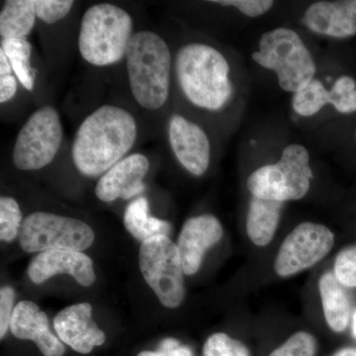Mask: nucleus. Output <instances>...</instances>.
Returning <instances> with one entry per match:
<instances>
[{"label": "nucleus", "instance_id": "1", "mask_svg": "<svg viewBox=\"0 0 356 356\" xmlns=\"http://www.w3.org/2000/svg\"><path fill=\"white\" fill-rule=\"evenodd\" d=\"M133 115L113 105H103L84 119L72 144L74 165L86 177L104 175L122 161L137 138Z\"/></svg>", "mask_w": 356, "mask_h": 356}, {"label": "nucleus", "instance_id": "2", "mask_svg": "<svg viewBox=\"0 0 356 356\" xmlns=\"http://www.w3.org/2000/svg\"><path fill=\"white\" fill-rule=\"evenodd\" d=\"M175 72L187 99L200 108L217 111L233 95L226 58L213 47L188 44L178 50Z\"/></svg>", "mask_w": 356, "mask_h": 356}, {"label": "nucleus", "instance_id": "3", "mask_svg": "<svg viewBox=\"0 0 356 356\" xmlns=\"http://www.w3.org/2000/svg\"><path fill=\"white\" fill-rule=\"evenodd\" d=\"M129 83L136 102L149 110L159 109L170 92L172 55L156 33L134 34L126 53Z\"/></svg>", "mask_w": 356, "mask_h": 356}, {"label": "nucleus", "instance_id": "4", "mask_svg": "<svg viewBox=\"0 0 356 356\" xmlns=\"http://www.w3.org/2000/svg\"><path fill=\"white\" fill-rule=\"evenodd\" d=\"M133 36V20L127 11L114 4H95L81 20L79 53L89 64L113 65L125 57Z\"/></svg>", "mask_w": 356, "mask_h": 356}, {"label": "nucleus", "instance_id": "5", "mask_svg": "<svg viewBox=\"0 0 356 356\" xmlns=\"http://www.w3.org/2000/svg\"><path fill=\"white\" fill-rule=\"evenodd\" d=\"M261 67L273 70L284 91L296 93L315 79L316 64L301 37L289 28H276L264 33L259 51L252 55Z\"/></svg>", "mask_w": 356, "mask_h": 356}, {"label": "nucleus", "instance_id": "6", "mask_svg": "<svg viewBox=\"0 0 356 356\" xmlns=\"http://www.w3.org/2000/svg\"><path fill=\"white\" fill-rule=\"evenodd\" d=\"M313 177L308 149L292 144L283 149L277 163L254 170L247 185L255 197L284 203L303 198Z\"/></svg>", "mask_w": 356, "mask_h": 356}, {"label": "nucleus", "instance_id": "7", "mask_svg": "<svg viewBox=\"0 0 356 356\" xmlns=\"http://www.w3.org/2000/svg\"><path fill=\"white\" fill-rule=\"evenodd\" d=\"M140 273L166 308L180 306L185 296L184 270L177 245L168 236L145 241L139 252Z\"/></svg>", "mask_w": 356, "mask_h": 356}, {"label": "nucleus", "instance_id": "8", "mask_svg": "<svg viewBox=\"0 0 356 356\" xmlns=\"http://www.w3.org/2000/svg\"><path fill=\"white\" fill-rule=\"evenodd\" d=\"M19 242L29 254L54 250L83 252L95 242V232L81 220L35 212L23 221Z\"/></svg>", "mask_w": 356, "mask_h": 356}, {"label": "nucleus", "instance_id": "9", "mask_svg": "<svg viewBox=\"0 0 356 356\" xmlns=\"http://www.w3.org/2000/svg\"><path fill=\"white\" fill-rule=\"evenodd\" d=\"M63 140L60 115L44 106L29 117L16 138L13 152L14 165L20 170H36L50 165Z\"/></svg>", "mask_w": 356, "mask_h": 356}, {"label": "nucleus", "instance_id": "10", "mask_svg": "<svg viewBox=\"0 0 356 356\" xmlns=\"http://www.w3.org/2000/svg\"><path fill=\"white\" fill-rule=\"evenodd\" d=\"M334 245V233L324 225L302 222L281 245L274 269L280 277L295 275L322 261Z\"/></svg>", "mask_w": 356, "mask_h": 356}, {"label": "nucleus", "instance_id": "11", "mask_svg": "<svg viewBox=\"0 0 356 356\" xmlns=\"http://www.w3.org/2000/svg\"><path fill=\"white\" fill-rule=\"evenodd\" d=\"M170 146L179 163L192 175L201 177L210 163L209 139L197 124L180 115L172 117L168 125Z\"/></svg>", "mask_w": 356, "mask_h": 356}, {"label": "nucleus", "instance_id": "12", "mask_svg": "<svg viewBox=\"0 0 356 356\" xmlns=\"http://www.w3.org/2000/svg\"><path fill=\"white\" fill-rule=\"evenodd\" d=\"M149 163L142 154H133L116 163L104 173L96 185L95 194L103 202L116 199H131L146 189L144 177L149 172Z\"/></svg>", "mask_w": 356, "mask_h": 356}, {"label": "nucleus", "instance_id": "13", "mask_svg": "<svg viewBox=\"0 0 356 356\" xmlns=\"http://www.w3.org/2000/svg\"><path fill=\"white\" fill-rule=\"evenodd\" d=\"M222 236L221 222L213 215H200L184 222L177 248L186 275L197 273L206 252L219 243Z\"/></svg>", "mask_w": 356, "mask_h": 356}, {"label": "nucleus", "instance_id": "14", "mask_svg": "<svg viewBox=\"0 0 356 356\" xmlns=\"http://www.w3.org/2000/svg\"><path fill=\"white\" fill-rule=\"evenodd\" d=\"M54 329L60 341L77 353L88 355L104 343V332L92 320V307L79 303L67 307L54 320Z\"/></svg>", "mask_w": 356, "mask_h": 356}, {"label": "nucleus", "instance_id": "15", "mask_svg": "<svg viewBox=\"0 0 356 356\" xmlns=\"http://www.w3.org/2000/svg\"><path fill=\"white\" fill-rule=\"evenodd\" d=\"M69 274L83 286L95 281L93 262L81 252L54 250L40 252L30 264L28 275L35 284H41L57 274Z\"/></svg>", "mask_w": 356, "mask_h": 356}, {"label": "nucleus", "instance_id": "16", "mask_svg": "<svg viewBox=\"0 0 356 356\" xmlns=\"http://www.w3.org/2000/svg\"><path fill=\"white\" fill-rule=\"evenodd\" d=\"M304 25L316 34L343 39L356 35V0L318 1L306 9Z\"/></svg>", "mask_w": 356, "mask_h": 356}, {"label": "nucleus", "instance_id": "17", "mask_svg": "<svg viewBox=\"0 0 356 356\" xmlns=\"http://www.w3.org/2000/svg\"><path fill=\"white\" fill-rule=\"evenodd\" d=\"M10 330L20 339L34 341L44 356H63L65 346L51 332L48 317L31 301H21L13 311Z\"/></svg>", "mask_w": 356, "mask_h": 356}, {"label": "nucleus", "instance_id": "18", "mask_svg": "<svg viewBox=\"0 0 356 356\" xmlns=\"http://www.w3.org/2000/svg\"><path fill=\"white\" fill-rule=\"evenodd\" d=\"M283 203L252 196L248 206L247 233L259 247H266L273 240L280 224Z\"/></svg>", "mask_w": 356, "mask_h": 356}, {"label": "nucleus", "instance_id": "19", "mask_svg": "<svg viewBox=\"0 0 356 356\" xmlns=\"http://www.w3.org/2000/svg\"><path fill=\"white\" fill-rule=\"evenodd\" d=\"M318 289L327 325L332 331L343 332L348 327L350 317L348 292L331 271L321 276Z\"/></svg>", "mask_w": 356, "mask_h": 356}, {"label": "nucleus", "instance_id": "20", "mask_svg": "<svg viewBox=\"0 0 356 356\" xmlns=\"http://www.w3.org/2000/svg\"><path fill=\"white\" fill-rule=\"evenodd\" d=\"M124 225L129 233L142 243L154 236H168L172 229L170 222L149 216L146 197L135 199L129 204L124 214Z\"/></svg>", "mask_w": 356, "mask_h": 356}, {"label": "nucleus", "instance_id": "21", "mask_svg": "<svg viewBox=\"0 0 356 356\" xmlns=\"http://www.w3.org/2000/svg\"><path fill=\"white\" fill-rule=\"evenodd\" d=\"M34 0H8L0 13L2 39H26L36 20Z\"/></svg>", "mask_w": 356, "mask_h": 356}, {"label": "nucleus", "instance_id": "22", "mask_svg": "<svg viewBox=\"0 0 356 356\" xmlns=\"http://www.w3.org/2000/svg\"><path fill=\"white\" fill-rule=\"evenodd\" d=\"M1 50L8 58L20 83L28 90H32L34 88V72L30 65L31 44L26 39H2Z\"/></svg>", "mask_w": 356, "mask_h": 356}, {"label": "nucleus", "instance_id": "23", "mask_svg": "<svg viewBox=\"0 0 356 356\" xmlns=\"http://www.w3.org/2000/svg\"><path fill=\"white\" fill-rule=\"evenodd\" d=\"M327 104H330V90L316 79L294 93L292 99L293 109L303 117L317 114Z\"/></svg>", "mask_w": 356, "mask_h": 356}, {"label": "nucleus", "instance_id": "24", "mask_svg": "<svg viewBox=\"0 0 356 356\" xmlns=\"http://www.w3.org/2000/svg\"><path fill=\"white\" fill-rule=\"evenodd\" d=\"M22 213L17 201L8 196L0 198V238L11 242L20 233Z\"/></svg>", "mask_w": 356, "mask_h": 356}, {"label": "nucleus", "instance_id": "25", "mask_svg": "<svg viewBox=\"0 0 356 356\" xmlns=\"http://www.w3.org/2000/svg\"><path fill=\"white\" fill-rule=\"evenodd\" d=\"M330 104L339 113L356 111V83L353 77L343 76L337 79L330 90Z\"/></svg>", "mask_w": 356, "mask_h": 356}, {"label": "nucleus", "instance_id": "26", "mask_svg": "<svg viewBox=\"0 0 356 356\" xmlns=\"http://www.w3.org/2000/svg\"><path fill=\"white\" fill-rule=\"evenodd\" d=\"M203 353L204 356H250L245 344L222 332L212 334L207 339Z\"/></svg>", "mask_w": 356, "mask_h": 356}, {"label": "nucleus", "instance_id": "27", "mask_svg": "<svg viewBox=\"0 0 356 356\" xmlns=\"http://www.w3.org/2000/svg\"><path fill=\"white\" fill-rule=\"evenodd\" d=\"M316 350L317 341L315 337L309 332H298L268 356H315Z\"/></svg>", "mask_w": 356, "mask_h": 356}, {"label": "nucleus", "instance_id": "28", "mask_svg": "<svg viewBox=\"0 0 356 356\" xmlns=\"http://www.w3.org/2000/svg\"><path fill=\"white\" fill-rule=\"evenodd\" d=\"M334 276L344 287H356V245L341 250L334 261Z\"/></svg>", "mask_w": 356, "mask_h": 356}, {"label": "nucleus", "instance_id": "29", "mask_svg": "<svg viewBox=\"0 0 356 356\" xmlns=\"http://www.w3.org/2000/svg\"><path fill=\"white\" fill-rule=\"evenodd\" d=\"M72 0H34L35 11L39 19L54 24L62 20L74 6Z\"/></svg>", "mask_w": 356, "mask_h": 356}, {"label": "nucleus", "instance_id": "30", "mask_svg": "<svg viewBox=\"0 0 356 356\" xmlns=\"http://www.w3.org/2000/svg\"><path fill=\"white\" fill-rule=\"evenodd\" d=\"M13 67L4 51L0 49V102L13 99L17 92V81L13 74Z\"/></svg>", "mask_w": 356, "mask_h": 356}, {"label": "nucleus", "instance_id": "31", "mask_svg": "<svg viewBox=\"0 0 356 356\" xmlns=\"http://www.w3.org/2000/svg\"><path fill=\"white\" fill-rule=\"evenodd\" d=\"M212 2L222 6L235 7L248 17H259L273 6L271 0H217Z\"/></svg>", "mask_w": 356, "mask_h": 356}, {"label": "nucleus", "instance_id": "32", "mask_svg": "<svg viewBox=\"0 0 356 356\" xmlns=\"http://www.w3.org/2000/svg\"><path fill=\"white\" fill-rule=\"evenodd\" d=\"M15 301V291L13 287L4 286L0 290V339H3L10 327Z\"/></svg>", "mask_w": 356, "mask_h": 356}, {"label": "nucleus", "instance_id": "33", "mask_svg": "<svg viewBox=\"0 0 356 356\" xmlns=\"http://www.w3.org/2000/svg\"><path fill=\"white\" fill-rule=\"evenodd\" d=\"M137 356H193L191 348L184 346L177 339L168 337L159 344L158 350L142 351Z\"/></svg>", "mask_w": 356, "mask_h": 356}, {"label": "nucleus", "instance_id": "34", "mask_svg": "<svg viewBox=\"0 0 356 356\" xmlns=\"http://www.w3.org/2000/svg\"><path fill=\"white\" fill-rule=\"evenodd\" d=\"M334 356H356V350L355 348H343L337 351Z\"/></svg>", "mask_w": 356, "mask_h": 356}, {"label": "nucleus", "instance_id": "35", "mask_svg": "<svg viewBox=\"0 0 356 356\" xmlns=\"http://www.w3.org/2000/svg\"><path fill=\"white\" fill-rule=\"evenodd\" d=\"M353 337H355V339L356 341V312L355 316H353Z\"/></svg>", "mask_w": 356, "mask_h": 356}, {"label": "nucleus", "instance_id": "36", "mask_svg": "<svg viewBox=\"0 0 356 356\" xmlns=\"http://www.w3.org/2000/svg\"><path fill=\"white\" fill-rule=\"evenodd\" d=\"M355 138H356V134H355Z\"/></svg>", "mask_w": 356, "mask_h": 356}]
</instances>
